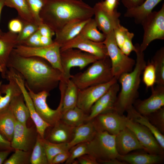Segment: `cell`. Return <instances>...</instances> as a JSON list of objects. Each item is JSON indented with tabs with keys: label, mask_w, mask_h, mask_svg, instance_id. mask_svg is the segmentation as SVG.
<instances>
[{
	"label": "cell",
	"mask_w": 164,
	"mask_h": 164,
	"mask_svg": "<svg viewBox=\"0 0 164 164\" xmlns=\"http://www.w3.org/2000/svg\"><path fill=\"white\" fill-rule=\"evenodd\" d=\"M24 79L26 89L35 93L49 92L63 80L62 72L46 60L37 57H25L12 51L7 64Z\"/></svg>",
	"instance_id": "obj_1"
},
{
	"label": "cell",
	"mask_w": 164,
	"mask_h": 164,
	"mask_svg": "<svg viewBox=\"0 0 164 164\" xmlns=\"http://www.w3.org/2000/svg\"><path fill=\"white\" fill-rule=\"evenodd\" d=\"M94 15L93 8L82 0H47L39 13L42 22L55 34L67 24L87 20Z\"/></svg>",
	"instance_id": "obj_2"
},
{
	"label": "cell",
	"mask_w": 164,
	"mask_h": 164,
	"mask_svg": "<svg viewBox=\"0 0 164 164\" xmlns=\"http://www.w3.org/2000/svg\"><path fill=\"white\" fill-rule=\"evenodd\" d=\"M135 46L136 59L134 68L131 72L121 74L118 79L121 88L117 96L114 109L121 115H123L127 109L133 105L138 97L141 76L146 64L143 52L141 50L140 45L137 43Z\"/></svg>",
	"instance_id": "obj_3"
},
{
	"label": "cell",
	"mask_w": 164,
	"mask_h": 164,
	"mask_svg": "<svg viewBox=\"0 0 164 164\" xmlns=\"http://www.w3.org/2000/svg\"><path fill=\"white\" fill-rule=\"evenodd\" d=\"M114 77L109 56L99 59L92 63L82 73L72 75L70 78L78 89L107 83Z\"/></svg>",
	"instance_id": "obj_4"
},
{
	"label": "cell",
	"mask_w": 164,
	"mask_h": 164,
	"mask_svg": "<svg viewBox=\"0 0 164 164\" xmlns=\"http://www.w3.org/2000/svg\"><path fill=\"white\" fill-rule=\"evenodd\" d=\"M115 136L105 131L97 130L93 138L87 143V154L92 156L98 164H106L117 159Z\"/></svg>",
	"instance_id": "obj_5"
},
{
	"label": "cell",
	"mask_w": 164,
	"mask_h": 164,
	"mask_svg": "<svg viewBox=\"0 0 164 164\" xmlns=\"http://www.w3.org/2000/svg\"><path fill=\"white\" fill-rule=\"evenodd\" d=\"M103 43L107 48L114 77L118 80L122 74L132 70L135 61L125 55L118 47L115 40L114 30L106 35Z\"/></svg>",
	"instance_id": "obj_6"
},
{
	"label": "cell",
	"mask_w": 164,
	"mask_h": 164,
	"mask_svg": "<svg viewBox=\"0 0 164 164\" xmlns=\"http://www.w3.org/2000/svg\"><path fill=\"white\" fill-rule=\"evenodd\" d=\"M60 48V46L58 44L53 42L48 46L36 47L17 45L15 46L12 51L15 54L23 57H37L42 58L62 73Z\"/></svg>",
	"instance_id": "obj_7"
},
{
	"label": "cell",
	"mask_w": 164,
	"mask_h": 164,
	"mask_svg": "<svg viewBox=\"0 0 164 164\" xmlns=\"http://www.w3.org/2000/svg\"><path fill=\"white\" fill-rule=\"evenodd\" d=\"M144 34L140 47L144 52L155 39H164V4L158 11L152 12L142 22Z\"/></svg>",
	"instance_id": "obj_8"
},
{
	"label": "cell",
	"mask_w": 164,
	"mask_h": 164,
	"mask_svg": "<svg viewBox=\"0 0 164 164\" xmlns=\"http://www.w3.org/2000/svg\"><path fill=\"white\" fill-rule=\"evenodd\" d=\"M60 52L62 80L65 81L71 78L72 75L70 71L71 68L78 67L82 70L99 59L95 56L77 49H68Z\"/></svg>",
	"instance_id": "obj_9"
},
{
	"label": "cell",
	"mask_w": 164,
	"mask_h": 164,
	"mask_svg": "<svg viewBox=\"0 0 164 164\" xmlns=\"http://www.w3.org/2000/svg\"><path fill=\"white\" fill-rule=\"evenodd\" d=\"M32 101L36 110L39 115L50 126L60 120L62 115V101L60 98L59 105L56 110L50 108L46 103L49 92L43 91L35 93L27 89Z\"/></svg>",
	"instance_id": "obj_10"
},
{
	"label": "cell",
	"mask_w": 164,
	"mask_h": 164,
	"mask_svg": "<svg viewBox=\"0 0 164 164\" xmlns=\"http://www.w3.org/2000/svg\"><path fill=\"white\" fill-rule=\"evenodd\" d=\"M117 81L114 77L107 83L78 89L77 106L89 115L94 104Z\"/></svg>",
	"instance_id": "obj_11"
},
{
	"label": "cell",
	"mask_w": 164,
	"mask_h": 164,
	"mask_svg": "<svg viewBox=\"0 0 164 164\" xmlns=\"http://www.w3.org/2000/svg\"><path fill=\"white\" fill-rule=\"evenodd\" d=\"M97 130L116 135L126 127L127 117L114 109L101 113L93 119Z\"/></svg>",
	"instance_id": "obj_12"
},
{
	"label": "cell",
	"mask_w": 164,
	"mask_h": 164,
	"mask_svg": "<svg viewBox=\"0 0 164 164\" xmlns=\"http://www.w3.org/2000/svg\"><path fill=\"white\" fill-rule=\"evenodd\" d=\"M38 133L36 126L28 127L16 121L12 139V148L32 152L36 141Z\"/></svg>",
	"instance_id": "obj_13"
},
{
	"label": "cell",
	"mask_w": 164,
	"mask_h": 164,
	"mask_svg": "<svg viewBox=\"0 0 164 164\" xmlns=\"http://www.w3.org/2000/svg\"><path fill=\"white\" fill-rule=\"evenodd\" d=\"M7 75L12 77L19 86L28 109L30 117L36 126L38 133L42 138H44L45 131L50 125L43 120L37 112L32 99L25 87L24 79L18 72L12 68L8 69Z\"/></svg>",
	"instance_id": "obj_14"
},
{
	"label": "cell",
	"mask_w": 164,
	"mask_h": 164,
	"mask_svg": "<svg viewBox=\"0 0 164 164\" xmlns=\"http://www.w3.org/2000/svg\"><path fill=\"white\" fill-rule=\"evenodd\" d=\"M126 127L132 131L148 153L163 155V149L150 130L127 117Z\"/></svg>",
	"instance_id": "obj_15"
},
{
	"label": "cell",
	"mask_w": 164,
	"mask_h": 164,
	"mask_svg": "<svg viewBox=\"0 0 164 164\" xmlns=\"http://www.w3.org/2000/svg\"><path fill=\"white\" fill-rule=\"evenodd\" d=\"M70 48L78 49L95 56L99 59L108 56L107 48L103 42L92 41L80 34L62 45L60 51Z\"/></svg>",
	"instance_id": "obj_16"
},
{
	"label": "cell",
	"mask_w": 164,
	"mask_h": 164,
	"mask_svg": "<svg viewBox=\"0 0 164 164\" xmlns=\"http://www.w3.org/2000/svg\"><path fill=\"white\" fill-rule=\"evenodd\" d=\"M151 88L152 94L149 98L134 102L135 109L145 116L164 106V85H157L155 87L153 86Z\"/></svg>",
	"instance_id": "obj_17"
},
{
	"label": "cell",
	"mask_w": 164,
	"mask_h": 164,
	"mask_svg": "<svg viewBox=\"0 0 164 164\" xmlns=\"http://www.w3.org/2000/svg\"><path fill=\"white\" fill-rule=\"evenodd\" d=\"M120 89L117 82L113 84L92 107L87 121L93 119L98 114L114 109L118 94Z\"/></svg>",
	"instance_id": "obj_18"
},
{
	"label": "cell",
	"mask_w": 164,
	"mask_h": 164,
	"mask_svg": "<svg viewBox=\"0 0 164 164\" xmlns=\"http://www.w3.org/2000/svg\"><path fill=\"white\" fill-rule=\"evenodd\" d=\"M93 8L94 19L97 28L106 35L120 24V12H117L113 14L108 13L102 8L100 2L96 3Z\"/></svg>",
	"instance_id": "obj_19"
},
{
	"label": "cell",
	"mask_w": 164,
	"mask_h": 164,
	"mask_svg": "<svg viewBox=\"0 0 164 164\" xmlns=\"http://www.w3.org/2000/svg\"><path fill=\"white\" fill-rule=\"evenodd\" d=\"M115 141L116 149L120 155H124L137 150L145 151L135 134L127 127L116 135Z\"/></svg>",
	"instance_id": "obj_20"
},
{
	"label": "cell",
	"mask_w": 164,
	"mask_h": 164,
	"mask_svg": "<svg viewBox=\"0 0 164 164\" xmlns=\"http://www.w3.org/2000/svg\"><path fill=\"white\" fill-rule=\"evenodd\" d=\"M74 128L60 120L46 129L44 138L53 143H69L73 138Z\"/></svg>",
	"instance_id": "obj_21"
},
{
	"label": "cell",
	"mask_w": 164,
	"mask_h": 164,
	"mask_svg": "<svg viewBox=\"0 0 164 164\" xmlns=\"http://www.w3.org/2000/svg\"><path fill=\"white\" fill-rule=\"evenodd\" d=\"M18 34L9 31L0 36V66L2 77L5 78L8 70L7 64L14 48L18 44Z\"/></svg>",
	"instance_id": "obj_22"
},
{
	"label": "cell",
	"mask_w": 164,
	"mask_h": 164,
	"mask_svg": "<svg viewBox=\"0 0 164 164\" xmlns=\"http://www.w3.org/2000/svg\"><path fill=\"white\" fill-rule=\"evenodd\" d=\"M59 84L62 101V114L77 106L78 89L70 79L65 81L62 80Z\"/></svg>",
	"instance_id": "obj_23"
},
{
	"label": "cell",
	"mask_w": 164,
	"mask_h": 164,
	"mask_svg": "<svg viewBox=\"0 0 164 164\" xmlns=\"http://www.w3.org/2000/svg\"><path fill=\"white\" fill-rule=\"evenodd\" d=\"M9 82L2 84L0 82V113L7 108L12 99L22 94L21 90L14 79L7 75L6 78Z\"/></svg>",
	"instance_id": "obj_24"
},
{
	"label": "cell",
	"mask_w": 164,
	"mask_h": 164,
	"mask_svg": "<svg viewBox=\"0 0 164 164\" xmlns=\"http://www.w3.org/2000/svg\"><path fill=\"white\" fill-rule=\"evenodd\" d=\"M97 131L92 119L75 127L73 138L68 143L69 149L77 144L89 142L93 138Z\"/></svg>",
	"instance_id": "obj_25"
},
{
	"label": "cell",
	"mask_w": 164,
	"mask_h": 164,
	"mask_svg": "<svg viewBox=\"0 0 164 164\" xmlns=\"http://www.w3.org/2000/svg\"><path fill=\"white\" fill-rule=\"evenodd\" d=\"M126 111L127 117L132 121L147 128L152 133L161 147L164 149V136L147 117L139 113L132 105L128 108Z\"/></svg>",
	"instance_id": "obj_26"
},
{
	"label": "cell",
	"mask_w": 164,
	"mask_h": 164,
	"mask_svg": "<svg viewBox=\"0 0 164 164\" xmlns=\"http://www.w3.org/2000/svg\"><path fill=\"white\" fill-rule=\"evenodd\" d=\"M90 19L72 22L66 25L55 34L56 37L53 42L58 44L61 47L78 35L83 26Z\"/></svg>",
	"instance_id": "obj_27"
},
{
	"label": "cell",
	"mask_w": 164,
	"mask_h": 164,
	"mask_svg": "<svg viewBox=\"0 0 164 164\" xmlns=\"http://www.w3.org/2000/svg\"><path fill=\"white\" fill-rule=\"evenodd\" d=\"M162 155L144 153H128L124 155H120L117 159L125 163L131 164H156L163 161Z\"/></svg>",
	"instance_id": "obj_28"
},
{
	"label": "cell",
	"mask_w": 164,
	"mask_h": 164,
	"mask_svg": "<svg viewBox=\"0 0 164 164\" xmlns=\"http://www.w3.org/2000/svg\"><path fill=\"white\" fill-rule=\"evenodd\" d=\"M162 0H145L139 6L127 9L124 16L134 18L135 23L141 24L143 20L152 12L154 8Z\"/></svg>",
	"instance_id": "obj_29"
},
{
	"label": "cell",
	"mask_w": 164,
	"mask_h": 164,
	"mask_svg": "<svg viewBox=\"0 0 164 164\" xmlns=\"http://www.w3.org/2000/svg\"><path fill=\"white\" fill-rule=\"evenodd\" d=\"M16 121L9 106L0 113V133L5 138L10 142Z\"/></svg>",
	"instance_id": "obj_30"
},
{
	"label": "cell",
	"mask_w": 164,
	"mask_h": 164,
	"mask_svg": "<svg viewBox=\"0 0 164 164\" xmlns=\"http://www.w3.org/2000/svg\"><path fill=\"white\" fill-rule=\"evenodd\" d=\"M22 94L15 97L11 101L9 106L16 121L27 125L30 117L29 111Z\"/></svg>",
	"instance_id": "obj_31"
},
{
	"label": "cell",
	"mask_w": 164,
	"mask_h": 164,
	"mask_svg": "<svg viewBox=\"0 0 164 164\" xmlns=\"http://www.w3.org/2000/svg\"><path fill=\"white\" fill-rule=\"evenodd\" d=\"M5 6L15 9L19 18L23 23L29 22L39 26L31 12L26 0H5Z\"/></svg>",
	"instance_id": "obj_32"
},
{
	"label": "cell",
	"mask_w": 164,
	"mask_h": 164,
	"mask_svg": "<svg viewBox=\"0 0 164 164\" xmlns=\"http://www.w3.org/2000/svg\"><path fill=\"white\" fill-rule=\"evenodd\" d=\"M88 115L76 106L62 113L60 120L66 124L75 127L87 122Z\"/></svg>",
	"instance_id": "obj_33"
},
{
	"label": "cell",
	"mask_w": 164,
	"mask_h": 164,
	"mask_svg": "<svg viewBox=\"0 0 164 164\" xmlns=\"http://www.w3.org/2000/svg\"><path fill=\"white\" fill-rule=\"evenodd\" d=\"M97 28L94 19L91 18L84 25L79 34L92 41L103 42L105 38L106 35L101 32Z\"/></svg>",
	"instance_id": "obj_34"
},
{
	"label": "cell",
	"mask_w": 164,
	"mask_h": 164,
	"mask_svg": "<svg viewBox=\"0 0 164 164\" xmlns=\"http://www.w3.org/2000/svg\"><path fill=\"white\" fill-rule=\"evenodd\" d=\"M42 138L38 134L36 143L32 151L31 164H49L42 142Z\"/></svg>",
	"instance_id": "obj_35"
},
{
	"label": "cell",
	"mask_w": 164,
	"mask_h": 164,
	"mask_svg": "<svg viewBox=\"0 0 164 164\" xmlns=\"http://www.w3.org/2000/svg\"><path fill=\"white\" fill-rule=\"evenodd\" d=\"M155 68L157 85H164V48L155 53L152 60Z\"/></svg>",
	"instance_id": "obj_36"
},
{
	"label": "cell",
	"mask_w": 164,
	"mask_h": 164,
	"mask_svg": "<svg viewBox=\"0 0 164 164\" xmlns=\"http://www.w3.org/2000/svg\"><path fill=\"white\" fill-rule=\"evenodd\" d=\"M42 140L49 164L56 155L69 150L68 143H53L45 138H42Z\"/></svg>",
	"instance_id": "obj_37"
},
{
	"label": "cell",
	"mask_w": 164,
	"mask_h": 164,
	"mask_svg": "<svg viewBox=\"0 0 164 164\" xmlns=\"http://www.w3.org/2000/svg\"><path fill=\"white\" fill-rule=\"evenodd\" d=\"M32 152L15 149L9 159H6L4 164H29Z\"/></svg>",
	"instance_id": "obj_38"
},
{
	"label": "cell",
	"mask_w": 164,
	"mask_h": 164,
	"mask_svg": "<svg viewBox=\"0 0 164 164\" xmlns=\"http://www.w3.org/2000/svg\"><path fill=\"white\" fill-rule=\"evenodd\" d=\"M142 80L147 88L151 87L156 83V73L153 63L149 61L143 70Z\"/></svg>",
	"instance_id": "obj_39"
},
{
	"label": "cell",
	"mask_w": 164,
	"mask_h": 164,
	"mask_svg": "<svg viewBox=\"0 0 164 164\" xmlns=\"http://www.w3.org/2000/svg\"><path fill=\"white\" fill-rule=\"evenodd\" d=\"M69 151L70 156L65 162L66 164H72V162L79 157L87 154V142H82L77 144L71 147Z\"/></svg>",
	"instance_id": "obj_40"
},
{
	"label": "cell",
	"mask_w": 164,
	"mask_h": 164,
	"mask_svg": "<svg viewBox=\"0 0 164 164\" xmlns=\"http://www.w3.org/2000/svg\"><path fill=\"white\" fill-rule=\"evenodd\" d=\"M151 123L162 134L164 132V108L146 116Z\"/></svg>",
	"instance_id": "obj_41"
},
{
	"label": "cell",
	"mask_w": 164,
	"mask_h": 164,
	"mask_svg": "<svg viewBox=\"0 0 164 164\" xmlns=\"http://www.w3.org/2000/svg\"><path fill=\"white\" fill-rule=\"evenodd\" d=\"M47 0H26L29 9L39 26L42 23L40 12Z\"/></svg>",
	"instance_id": "obj_42"
},
{
	"label": "cell",
	"mask_w": 164,
	"mask_h": 164,
	"mask_svg": "<svg viewBox=\"0 0 164 164\" xmlns=\"http://www.w3.org/2000/svg\"><path fill=\"white\" fill-rule=\"evenodd\" d=\"M23 23L22 29L17 35V45L27 39L38 30L39 26L36 24L29 22Z\"/></svg>",
	"instance_id": "obj_43"
},
{
	"label": "cell",
	"mask_w": 164,
	"mask_h": 164,
	"mask_svg": "<svg viewBox=\"0 0 164 164\" xmlns=\"http://www.w3.org/2000/svg\"><path fill=\"white\" fill-rule=\"evenodd\" d=\"M134 34L128 31L125 36V40L121 50L126 55L129 56L131 52L135 51V47L133 44L132 39Z\"/></svg>",
	"instance_id": "obj_44"
},
{
	"label": "cell",
	"mask_w": 164,
	"mask_h": 164,
	"mask_svg": "<svg viewBox=\"0 0 164 164\" xmlns=\"http://www.w3.org/2000/svg\"><path fill=\"white\" fill-rule=\"evenodd\" d=\"M128 30L120 24L114 30L115 38L118 47L121 49Z\"/></svg>",
	"instance_id": "obj_45"
},
{
	"label": "cell",
	"mask_w": 164,
	"mask_h": 164,
	"mask_svg": "<svg viewBox=\"0 0 164 164\" xmlns=\"http://www.w3.org/2000/svg\"><path fill=\"white\" fill-rule=\"evenodd\" d=\"M41 35L38 30L19 44L27 46L36 47L41 46L40 39Z\"/></svg>",
	"instance_id": "obj_46"
},
{
	"label": "cell",
	"mask_w": 164,
	"mask_h": 164,
	"mask_svg": "<svg viewBox=\"0 0 164 164\" xmlns=\"http://www.w3.org/2000/svg\"><path fill=\"white\" fill-rule=\"evenodd\" d=\"M119 0H104L100 2L102 8L108 13L113 14L117 11Z\"/></svg>",
	"instance_id": "obj_47"
},
{
	"label": "cell",
	"mask_w": 164,
	"mask_h": 164,
	"mask_svg": "<svg viewBox=\"0 0 164 164\" xmlns=\"http://www.w3.org/2000/svg\"><path fill=\"white\" fill-rule=\"evenodd\" d=\"M23 23L19 19H15L9 22L8 26L9 31L15 33H19L22 30Z\"/></svg>",
	"instance_id": "obj_48"
},
{
	"label": "cell",
	"mask_w": 164,
	"mask_h": 164,
	"mask_svg": "<svg viewBox=\"0 0 164 164\" xmlns=\"http://www.w3.org/2000/svg\"><path fill=\"white\" fill-rule=\"evenodd\" d=\"M38 31L41 36L52 38L55 35V32L48 26L42 23L38 26Z\"/></svg>",
	"instance_id": "obj_49"
},
{
	"label": "cell",
	"mask_w": 164,
	"mask_h": 164,
	"mask_svg": "<svg viewBox=\"0 0 164 164\" xmlns=\"http://www.w3.org/2000/svg\"><path fill=\"white\" fill-rule=\"evenodd\" d=\"M70 155L69 151L60 153L53 157L50 164H58L65 162L69 157Z\"/></svg>",
	"instance_id": "obj_50"
},
{
	"label": "cell",
	"mask_w": 164,
	"mask_h": 164,
	"mask_svg": "<svg viewBox=\"0 0 164 164\" xmlns=\"http://www.w3.org/2000/svg\"><path fill=\"white\" fill-rule=\"evenodd\" d=\"M78 164H98L96 159L91 155L86 154L77 159Z\"/></svg>",
	"instance_id": "obj_51"
},
{
	"label": "cell",
	"mask_w": 164,
	"mask_h": 164,
	"mask_svg": "<svg viewBox=\"0 0 164 164\" xmlns=\"http://www.w3.org/2000/svg\"><path fill=\"white\" fill-rule=\"evenodd\" d=\"M145 0H121L123 5L127 9L136 7L142 4Z\"/></svg>",
	"instance_id": "obj_52"
},
{
	"label": "cell",
	"mask_w": 164,
	"mask_h": 164,
	"mask_svg": "<svg viewBox=\"0 0 164 164\" xmlns=\"http://www.w3.org/2000/svg\"><path fill=\"white\" fill-rule=\"evenodd\" d=\"M15 151L11 146V142L8 141L0 133V150Z\"/></svg>",
	"instance_id": "obj_53"
},
{
	"label": "cell",
	"mask_w": 164,
	"mask_h": 164,
	"mask_svg": "<svg viewBox=\"0 0 164 164\" xmlns=\"http://www.w3.org/2000/svg\"><path fill=\"white\" fill-rule=\"evenodd\" d=\"M52 38L41 36L40 41L41 46H45L51 44L53 42Z\"/></svg>",
	"instance_id": "obj_54"
},
{
	"label": "cell",
	"mask_w": 164,
	"mask_h": 164,
	"mask_svg": "<svg viewBox=\"0 0 164 164\" xmlns=\"http://www.w3.org/2000/svg\"><path fill=\"white\" fill-rule=\"evenodd\" d=\"M12 151L10 150H0V164H3L8 155Z\"/></svg>",
	"instance_id": "obj_55"
},
{
	"label": "cell",
	"mask_w": 164,
	"mask_h": 164,
	"mask_svg": "<svg viewBox=\"0 0 164 164\" xmlns=\"http://www.w3.org/2000/svg\"><path fill=\"white\" fill-rule=\"evenodd\" d=\"M4 6H5V0H0V21L1 12Z\"/></svg>",
	"instance_id": "obj_56"
},
{
	"label": "cell",
	"mask_w": 164,
	"mask_h": 164,
	"mask_svg": "<svg viewBox=\"0 0 164 164\" xmlns=\"http://www.w3.org/2000/svg\"><path fill=\"white\" fill-rule=\"evenodd\" d=\"M3 32H2L1 29H0V36H1Z\"/></svg>",
	"instance_id": "obj_57"
},
{
	"label": "cell",
	"mask_w": 164,
	"mask_h": 164,
	"mask_svg": "<svg viewBox=\"0 0 164 164\" xmlns=\"http://www.w3.org/2000/svg\"><path fill=\"white\" fill-rule=\"evenodd\" d=\"M2 72V70L1 67L0 66V72L1 73Z\"/></svg>",
	"instance_id": "obj_58"
}]
</instances>
